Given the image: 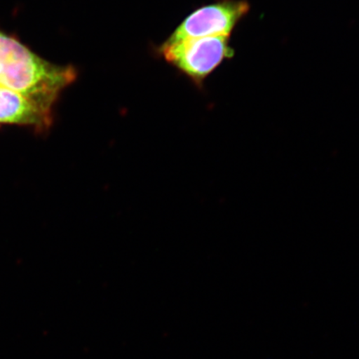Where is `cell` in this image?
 <instances>
[{
  "label": "cell",
  "instance_id": "cell-1",
  "mask_svg": "<svg viewBox=\"0 0 359 359\" xmlns=\"http://www.w3.org/2000/svg\"><path fill=\"white\" fill-rule=\"evenodd\" d=\"M77 77L74 67L53 64L0 30L1 86L53 107L62 92Z\"/></svg>",
  "mask_w": 359,
  "mask_h": 359
},
{
  "label": "cell",
  "instance_id": "cell-2",
  "mask_svg": "<svg viewBox=\"0 0 359 359\" xmlns=\"http://www.w3.org/2000/svg\"><path fill=\"white\" fill-rule=\"evenodd\" d=\"M229 39L226 36H215L174 43L165 41L158 48V53L169 65L197 87H201L209 75L234 55Z\"/></svg>",
  "mask_w": 359,
  "mask_h": 359
},
{
  "label": "cell",
  "instance_id": "cell-3",
  "mask_svg": "<svg viewBox=\"0 0 359 359\" xmlns=\"http://www.w3.org/2000/svg\"><path fill=\"white\" fill-rule=\"evenodd\" d=\"M245 0H218L193 11L173 31L165 42L174 43L191 39L226 36L230 37L236 26L250 11Z\"/></svg>",
  "mask_w": 359,
  "mask_h": 359
},
{
  "label": "cell",
  "instance_id": "cell-4",
  "mask_svg": "<svg viewBox=\"0 0 359 359\" xmlns=\"http://www.w3.org/2000/svg\"><path fill=\"white\" fill-rule=\"evenodd\" d=\"M53 123V107L0 85V125L21 126L44 133Z\"/></svg>",
  "mask_w": 359,
  "mask_h": 359
}]
</instances>
